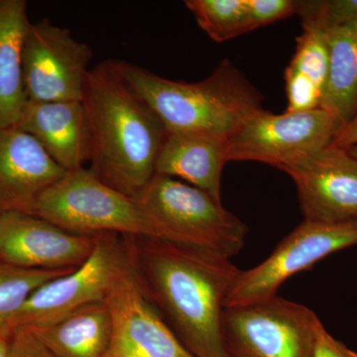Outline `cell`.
Returning a JSON list of instances; mask_svg holds the SVG:
<instances>
[{
	"label": "cell",
	"mask_w": 357,
	"mask_h": 357,
	"mask_svg": "<svg viewBox=\"0 0 357 357\" xmlns=\"http://www.w3.org/2000/svg\"><path fill=\"white\" fill-rule=\"evenodd\" d=\"M312 357H357V352L335 340L321 324L317 332Z\"/></svg>",
	"instance_id": "484cf974"
},
{
	"label": "cell",
	"mask_w": 357,
	"mask_h": 357,
	"mask_svg": "<svg viewBox=\"0 0 357 357\" xmlns=\"http://www.w3.org/2000/svg\"><path fill=\"white\" fill-rule=\"evenodd\" d=\"M9 357H57L29 328L14 330Z\"/></svg>",
	"instance_id": "d4e9b609"
},
{
	"label": "cell",
	"mask_w": 357,
	"mask_h": 357,
	"mask_svg": "<svg viewBox=\"0 0 357 357\" xmlns=\"http://www.w3.org/2000/svg\"><path fill=\"white\" fill-rule=\"evenodd\" d=\"M82 103L91 139L89 170L109 187L137 199L154 178L165 126L122 77L114 60L91 68Z\"/></svg>",
	"instance_id": "7a4b0ae2"
},
{
	"label": "cell",
	"mask_w": 357,
	"mask_h": 357,
	"mask_svg": "<svg viewBox=\"0 0 357 357\" xmlns=\"http://www.w3.org/2000/svg\"><path fill=\"white\" fill-rule=\"evenodd\" d=\"M227 140L210 134L170 132L159 152L155 175L183 181L222 203Z\"/></svg>",
	"instance_id": "2e32d148"
},
{
	"label": "cell",
	"mask_w": 357,
	"mask_h": 357,
	"mask_svg": "<svg viewBox=\"0 0 357 357\" xmlns=\"http://www.w3.org/2000/svg\"><path fill=\"white\" fill-rule=\"evenodd\" d=\"M32 215L82 236H153L138 202L86 168L66 172L40 196Z\"/></svg>",
	"instance_id": "5b68a950"
},
{
	"label": "cell",
	"mask_w": 357,
	"mask_h": 357,
	"mask_svg": "<svg viewBox=\"0 0 357 357\" xmlns=\"http://www.w3.org/2000/svg\"><path fill=\"white\" fill-rule=\"evenodd\" d=\"M57 357H105L112 317L105 302L93 303L51 325L29 328Z\"/></svg>",
	"instance_id": "ac0fdd59"
},
{
	"label": "cell",
	"mask_w": 357,
	"mask_h": 357,
	"mask_svg": "<svg viewBox=\"0 0 357 357\" xmlns=\"http://www.w3.org/2000/svg\"><path fill=\"white\" fill-rule=\"evenodd\" d=\"M325 31L330 66L321 107L335 117L342 129L357 112V21Z\"/></svg>",
	"instance_id": "d6986e66"
},
{
	"label": "cell",
	"mask_w": 357,
	"mask_h": 357,
	"mask_svg": "<svg viewBox=\"0 0 357 357\" xmlns=\"http://www.w3.org/2000/svg\"><path fill=\"white\" fill-rule=\"evenodd\" d=\"M41 145L17 126L0 128V211L31 213L40 196L65 175Z\"/></svg>",
	"instance_id": "5bb4252c"
},
{
	"label": "cell",
	"mask_w": 357,
	"mask_h": 357,
	"mask_svg": "<svg viewBox=\"0 0 357 357\" xmlns=\"http://www.w3.org/2000/svg\"><path fill=\"white\" fill-rule=\"evenodd\" d=\"M105 303L112 317V337L105 357H195L148 298L131 258Z\"/></svg>",
	"instance_id": "8fae6325"
},
{
	"label": "cell",
	"mask_w": 357,
	"mask_h": 357,
	"mask_svg": "<svg viewBox=\"0 0 357 357\" xmlns=\"http://www.w3.org/2000/svg\"><path fill=\"white\" fill-rule=\"evenodd\" d=\"M13 332L0 328V357H9Z\"/></svg>",
	"instance_id": "83f0119b"
},
{
	"label": "cell",
	"mask_w": 357,
	"mask_h": 357,
	"mask_svg": "<svg viewBox=\"0 0 357 357\" xmlns=\"http://www.w3.org/2000/svg\"><path fill=\"white\" fill-rule=\"evenodd\" d=\"M98 236L72 234L43 218L4 211L0 215V262L25 269L77 268L93 252Z\"/></svg>",
	"instance_id": "4fadbf2b"
},
{
	"label": "cell",
	"mask_w": 357,
	"mask_h": 357,
	"mask_svg": "<svg viewBox=\"0 0 357 357\" xmlns=\"http://www.w3.org/2000/svg\"><path fill=\"white\" fill-rule=\"evenodd\" d=\"M357 246V220L319 222L305 220L284 237L271 255L257 266L241 271L225 307L277 296L294 275L314 266L333 253Z\"/></svg>",
	"instance_id": "ba28073f"
},
{
	"label": "cell",
	"mask_w": 357,
	"mask_h": 357,
	"mask_svg": "<svg viewBox=\"0 0 357 357\" xmlns=\"http://www.w3.org/2000/svg\"><path fill=\"white\" fill-rule=\"evenodd\" d=\"M31 23L24 0H0V128L17 124L26 96L23 51Z\"/></svg>",
	"instance_id": "e0dca14e"
},
{
	"label": "cell",
	"mask_w": 357,
	"mask_h": 357,
	"mask_svg": "<svg viewBox=\"0 0 357 357\" xmlns=\"http://www.w3.org/2000/svg\"><path fill=\"white\" fill-rule=\"evenodd\" d=\"M253 29L263 27L297 13L293 0H246Z\"/></svg>",
	"instance_id": "cb8c5ba5"
},
{
	"label": "cell",
	"mask_w": 357,
	"mask_h": 357,
	"mask_svg": "<svg viewBox=\"0 0 357 357\" xmlns=\"http://www.w3.org/2000/svg\"><path fill=\"white\" fill-rule=\"evenodd\" d=\"M297 13L303 23H314L324 29L357 21V0L298 1Z\"/></svg>",
	"instance_id": "603a6c76"
},
{
	"label": "cell",
	"mask_w": 357,
	"mask_h": 357,
	"mask_svg": "<svg viewBox=\"0 0 357 357\" xmlns=\"http://www.w3.org/2000/svg\"><path fill=\"white\" fill-rule=\"evenodd\" d=\"M335 117L326 109L253 115L227 142V159L255 161L281 169L333 144L340 132Z\"/></svg>",
	"instance_id": "9c48e42d"
},
{
	"label": "cell",
	"mask_w": 357,
	"mask_h": 357,
	"mask_svg": "<svg viewBox=\"0 0 357 357\" xmlns=\"http://www.w3.org/2000/svg\"><path fill=\"white\" fill-rule=\"evenodd\" d=\"M93 51L70 30L48 20L30 25L23 51V79L28 100L82 102Z\"/></svg>",
	"instance_id": "30bf717a"
},
{
	"label": "cell",
	"mask_w": 357,
	"mask_h": 357,
	"mask_svg": "<svg viewBox=\"0 0 357 357\" xmlns=\"http://www.w3.org/2000/svg\"><path fill=\"white\" fill-rule=\"evenodd\" d=\"M15 126L36 139L67 172L84 168L91 159V139L82 102L27 98Z\"/></svg>",
	"instance_id": "9a60e30c"
},
{
	"label": "cell",
	"mask_w": 357,
	"mask_h": 357,
	"mask_svg": "<svg viewBox=\"0 0 357 357\" xmlns=\"http://www.w3.org/2000/svg\"><path fill=\"white\" fill-rule=\"evenodd\" d=\"M297 187L305 220H357V158L331 144L284 167Z\"/></svg>",
	"instance_id": "7c38bea8"
},
{
	"label": "cell",
	"mask_w": 357,
	"mask_h": 357,
	"mask_svg": "<svg viewBox=\"0 0 357 357\" xmlns=\"http://www.w3.org/2000/svg\"><path fill=\"white\" fill-rule=\"evenodd\" d=\"M145 293L195 357H229L225 302L241 270L229 258L153 236H124Z\"/></svg>",
	"instance_id": "6da1fadb"
},
{
	"label": "cell",
	"mask_w": 357,
	"mask_h": 357,
	"mask_svg": "<svg viewBox=\"0 0 357 357\" xmlns=\"http://www.w3.org/2000/svg\"><path fill=\"white\" fill-rule=\"evenodd\" d=\"M136 201L153 237L230 258L245 244L248 227L194 185L155 175Z\"/></svg>",
	"instance_id": "277c9868"
},
{
	"label": "cell",
	"mask_w": 357,
	"mask_h": 357,
	"mask_svg": "<svg viewBox=\"0 0 357 357\" xmlns=\"http://www.w3.org/2000/svg\"><path fill=\"white\" fill-rule=\"evenodd\" d=\"M295 54L288 72L304 77L325 93L330 66V52L325 29L314 23H303Z\"/></svg>",
	"instance_id": "7402d4cb"
},
{
	"label": "cell",
	"mask_w": 357,
	"mask_h": 357,
	"mask_svg": "<svg viewBox=\"0 0 357 357\" xmlns=\"http://www.w3.org/2000/svg\"><path fill=\"white\" fill-rule=\"evenodd\" d=\"M129 264L126 237L98 234L88 259L69 274L37 289L15 314L9 328L14 332L20 328H42L89 304L105 302Z\"/></svg>",
	"instance_id": "52a82bcc"
},
{
	"label": "cell",
	"mask_w": 357,
	"mask_h": 357,
	"mask_svg": "<svg viewBox=\"0 0 357 357\" xmlns=\"http://www.w3.org/2000/svg\"><path fill=\"white\" fill-rule=\"evenodd\" d=\"M333 144L347 150L357 145V112L351 121L344 128L340 129Z\"/></svg>",
	"instance_id": "4316f807"
},
{
	"label": "cell",
	"mask_w": 357,
	"mask_h": 357,
	"mask_svg": "<svg viewBox=\"0 0 357 357\" xmlns=\"http://www.w3.org/2000/svg\"><path fill=\"white\" fill-rule=\"evenodd\" d=\"M0 215H1V211H0Z\"/></svg>",
	"instance_id": "f546056e"
},
{
	"label": "cell",
	"mask_w": 357,
	"mask_h": 357,
	"mask_svg": "<svg viewBox=\"0 0 357 357\" xmlns=\"http://www.w3.org/2000/svg\"><path fill=\"white\" fill-rule=\"evenodd\" d=\"M185 4L201 29L218 43L255 30L246 0H187Z\"/></svg>",
	"instance_id": "ffe728a7"
},
{
	"label": "cell",
	"mask_w": 357,
	"mask_h": 357,
	"mask_svg": "<svg viewBox=\"0 0 357 357\" xmlns=\"http://www.w3.org/2000/svg\"><path fill=\"white\" fill-rule=\"evenodd\" d=\"M349 151L351 152L352 156L357 158V145H356V146L351 147V149H349Z\"/></svg>",
	"instance_id": "f1b7e54d"
},
{
	"label": "cell",
	"mask_w": 357,
	"mask_h": 357,
	"mask_svg": "<svg viewBox=\"0 0 357 357\" xmlns=\"http://www.w3.org/2000/svg\"><path fill=\"white\" fill-rule=\"evenodd\" d=\"M321 324L309 307L278 296L225 307L223 347L229 357H312Z\"/></svg>",
	"instance_id": "8992f818"
},
{
	"label": "cell",
	"mask_w": 357,
	"mask_h": 357,
	"mask_svg": "<svg viewBox=\"0 0 357 357\" xmlns=\"http://www.w3.org/2000/svg\"><path fill=\"white\" fill-rule=\"evenodd\" d=\"M114 63L170 132L210 134L229 140L263 110L261 93L229 61L198 83L165 79L126 61Z\"/></svg>",
	"instance_id": "3957f363"
},
{
	"label": "cell",
	"mask_w": 357,
	"mask_h": 357,
	"mask_svg": "<svg viewBox=\"0 0 357 357\" xmlns=\"http://www.w3.org/2000/svg\"><path fill=\"white\" fill-rule=\"evenodd\" d=\"M75 269H25L0 262V328L13 332L9 324L30 296L47 282Z\"/></svg>",
	"instance_id": "44dd1931"
}]
</instances>
